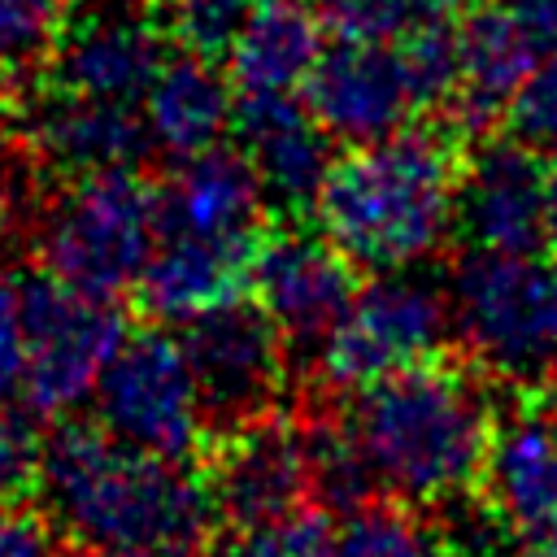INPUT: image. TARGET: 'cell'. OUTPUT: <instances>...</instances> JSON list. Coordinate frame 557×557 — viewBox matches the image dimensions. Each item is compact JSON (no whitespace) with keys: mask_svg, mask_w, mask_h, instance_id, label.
Masks as SVG:
<instances>
[{"mask_svg":"<svg viewBox=\"0 0 557 557\" xmlns=\"http://www.w3.org/2000/svg\"><path fill=\"white\" fill-rule=\"evenodd\" d=\"M22 374H26L22 296H17V278H0V405L22 396Z\"/></svg>","mask_w":557,"mask_h":557,"instance_id":"4dcf8cb0","label":"cell"},{"mask_svg":"<svg viewBox=\"0 0 557 557\" xmlns=\"http://www.w3.org/2000/svg\"><path fill=\"white\" fill-rule=\"evenodd\" d=\"M39 496L57 531L78 548L200 557L218 527L205 470L139 453L96 418L52 422L39 457Z\"/></svg>","mask_w":557,"mask_h":557,"instance_id":"6da1fadb","label":"cell"},{"mask_svg":"<svg viewBox=\"0 0 557 557\" xmlns=\"http://www.w3.org/2000/svg\"><path fill=\"white\" fill-rule=\"evenodd\" d=\"M457 244L474 252H544V157L500 131L474 139L457 183Z\"/></svg>","mask_w":557,"mask_h":557,"instance_id":"2e32d148","label":"cell"},{"mask_svg":"<svg viewBox=\"0 0 557 557\" xmlns=\"http://www.w3.org/2000/svg\"><path fill=\"white\" fill-rule=\"evenodd\" d=\"M235 144L252 161L270 213L283 222H313V200L335 165V139L300 96L235 100Z\"/></svg>","mask_w":557,"mask_h":557,"instance_id":"ac0fdd59","label":"cell"},{"mask_svg":"<svg viewBox=\"0 0 557 557\" xmlns=\"http://www.w3.org/2000/svg\"><path fill=\"white\" fill-rule=\"evenodd\" d=\"M326 48V26L313 4L270 0L252 4L235 44L222 57V70L235 87V100H270L300 96L318 57Z\"/></svg>","mask_w":557,"mask_h":557,"instance_id":"ffe728a7","label":"cell"},{"mask_svg":"<svg viewBox=\"0 0 557 557\" xmlns=\"http://www.w3.org/2000/svg\"><path fill=\"white\" fill-rule=\"evenodd\" d=\"M157 244V178L144 165L57 178L44 191L30 252L61 283L117 300Z\"/></svg>","mask_w":557,"mask_h":557,"instance_id":"277c9868","label":"cell"},{"mask_svg":"<svg viewBox=\"0 0 557 557\" xmlns=\"http://www.w3.org/2000/svg\"><path fill=\"white\" fill-rule=\"evenodd\" d=\"M170 52L174 44L152 0H104L70 9L65 30L35 83L70 96L139 104Z\"/></svg>","mask_w":557,"mask_h":557,"instance_id":"8fae6325","label":"cell"},{"mask_svg":"<svg viewBox=\"0 0 557 557\" xmlns=\"http://www.w3.org/2000/svg\"><path fill=\"white\" fill-rule=\"evenodd\" d=\"M361 278L366 274L318 226L274 218L252 257L248 292L283 335L287 352L313 366L318 348L348 313Z\"/></svg>","mask_w":557,"mask_h":557,"instance_id":"30bf717a","label":"cell"},{"mask_svg":"<svg viewBox=\"0 0 557 557\" xmlns=\"http://www.w3.org/2000/svg\"><path fill=\"white\" fill-rule=\"evenodd\" d=\"M0 557H65L61 531L48 518V509L39 513L26 500L0 509Z\"/></svg>","mask_w":557,"mask_h":557,"instance_id":"f546056e","label":"cell"},{"mask_svg":"<svg viewBox=\"0 0 557 557\" xmlns=\"http://www.w3.org/2000/svg\"><path fill=\"white\" fill-rule=\"evenodd\" d=\"M178 331L200 387L209 440L278 409L287 383V344L252 292L187 318Z\"/></svg>","mask_w":557,"mask_h":557,"instance_id":"9c48e42d","label":"cell"},{"mask_svg":"<svg viewBox=\"0 0 557 557\" xmlns=\"http://www.w3.org/2000/svg\"><path fill=\"white\" fill-rule=\"evenodd\" d=\"M17 135L52 178L126 170L157 152L139 104L70 96L44 83H30L17 100Z\"/></svg>","mask_w":557,"mask_h":557,"instance_id":"5bb4252c","label":"cell"},{"mask_svg":"<svg viewBox=\"0 0 557 557\" xmlns=\"http://www.w3.org/2000/svg\"><path fill=\"white\" fill-rule=\"evenodd\" d=\"M200 557H283V553L274 548V540L261 527H252V531H231V535L213 540Z\"/></svg>","mask_w":557,"mask_h":557,"instance_id":"1f68e13d","label":"cell"},{"mask_svg":"<svg viewBox=\"0 0 557 557\" xmlns=\"http://www.w3.org/2000/svg\"><path fill=\"white\" fill-rule=\"evenodd\" d=\"M513 557H557V540H522Z\"/></svg>","mask_w":557,"mask_h":557,"instance_id":"836d02e7","label":"cell"},{"mask_svg":"<svg viewBox=\"0 0 557 557\" xmlns=\"http://www.w3.org/2000/svg\"><path fill=\"white\" fill-rule=\"evenodd\" d=\"M252 4H270V0H252Z\"/></svg>","mask_w":557,"mask_h":557,"instance_id":"74e56055","label":"cell"},{"mask_svg":"<svg viewBox=\"0 0 557 557\" xmlns=\"http://www.w3.org/2000/svg\"><path fill=\"white\" fill-rule=\"evenodd\" d=\"M205 483L218 505V518L231 531L265 527L292 513L296 505L313 500L305 418H287L283 409H274L209 440Z\"/></svg>","mask_w":557,"mask_h":557,"instance_id":"7c38bea8","label":"cell"},{"mask_svg":"<svg viewBox=\"0 0 557 557\" xmlns=\"http://www.w3.org/2000/svg\"><path fill=\"white\" fill-rule=\"evenodd\" d=\"M65 17V0H0V83H35Z\"/></svg>","mask_w":557,"mask_h":557,"instance_id":"cb8c5ba5","label":"cell"},{"mask_svg":"<svg viewBox=\"0 0 557 557\" xmlns=\"http://www.w3.org/2000/svg\"><path fill=\"white\" fill-rule=\"evenodd\" d=\"M252 257L235 248H218L205 239L157 235L148 265L139 270L131 296L148 322L183 326L187 318L248 292Z\"/></svg>","mask_w":557,"mask_h":557,"instance_id":"44dd1931","label":"cell"},{"mask_svg":"<svg viewBox=\"0 0 557 557\" xmlns=\"http://www.w3.org/2000/svg\"><path fill=\"white\" fill-rule=\"evenodd\" d=\"M274 213L239 144H213L157 178V235L205 239L257 257Z\"/></svg>","mask_w":557,"mask_h":557,"instance_id":"4fadbf2b","label":"cell"},{"mask_svg":"<svg viewBox=\"0 0 557 557\" xmlns=\"http://www.w3.org/2000/svg\"><path fill=\"white\" fill-rule=\"evenodd\" d=\"M453 296L448 274L426 265L366 274L348 313L313 357V396L339 400L383 374L435 361L453 348Z\"/></svg>","mask_w":557,"mask_h":557,"instance_id":"8992f818","label":"cell"},{"mask_svg":"<svg viewBox=\"0 0 557 557\" xmlns=\"http://www.w3.org/2000/svg\"><path fill=\"white\" fill-rule=\"evenodd\" d=\"M44 191V165L22 144V135H0V270L30 248Z\"/></svg>","mask_w":557,"mask_h":557,"instance_id":"d4e9b609","label":"cell"},{"mask_svg":"<svg viewBox=\"0 0 557 557\" xmlns=\"http://www.w3.org/2000/svg\"><path fill=\"white\" fill-rule=\"evenodd\" d=\"M70 9H87V4H104V0H65Z\"/></svg>","mask_w":557,"mask_h":557,"instance_id":"8d00e7d4","label":"cell"},{"mask_svg":"<svg viewBox=\"0 0 557 557\" xmlns=\"http://www.w3.org/2000/svg\"><path fill=\"white\" fill-rule=\"evenodd\" d=\"M331 557H453L440 527H431L418 505L374 496L339 518Z\"/></svg>","mask_w":557,"mask_h":557,"instance_id":"7402d4cb","label":"cell"},{"mask_svg":"<svg viewBox=\"0 0 557 557\" xmlns=\"http://www.w3.org/2000/svg\"><path fill=\"white\" fill-rule=\"evenodd\" d=\"M17 296L26 322V374L17 400L35 422L74 418L126 339V313L117 300L78 292L44 265L17 274Z\"/></svg>","mask_w":557,"mask_h":557,"instance_id":"52a82bcc","label":"cell"},{"mask_svg":"<svg viewBox=\"0 0 557 557\" xmlns=\"http://www.w3.org/2000/svg\"><path fill=\"white\" fill-rule=\"evenodd\" d=\"M309 4L335 39H370V44H396L422 17L448 13L440 0H309Z\"/></svg>","mask_w":557,"mask_h":557,"instance_id":"484cf974","label":"cell"},{"mask_svg":"<svg viewBox=\"0 0 557 557\" xmlns=\"http://www.w3.org/2000/svg\"><path fill=\"white\" fill-rule=\"evenodd\" d=\"M74 557H157V553H131V548H78Z\"/></svg>","mask_w":557,"mask_h":557,"instance_id":"e575fe53","label":"cell"},{"mask_svg":"<svg viewBox=\"0 0 557 557\" xmlns=\"http://www.w3.org/2000/svg\"><path fill=\"white\" fill-rule=\"evenodd\" d=\"M466 148L444 117H413L387 139L339 152L313 200V226L361 274L435 261L457 239Z\"/></svg>","mask_w":557,"mask_h":557,"instance_id":"3957f363","label":"cell"},{"mask_svg":"<svg viewBox=\"0 0 557 557\" xmlns=\"http://www.w3.org/2000/svg\"><path fill=\"white\" fill-rule=\"evenodd\" d=\"M470 357H435L383 374L339 400L335 413L352 435L379 496L405 505H453L479 487L492 431L496 392Z\"/></svg>","mask_w":557,"mask_h":557,"instance_id":"7a4b0ae2","label":"cell"},{"mask_svg":"<svg viewBox=\"0 0 557 557\" xmlns=\"http://www.w3.org/2000/svg\"><path fill=\"white\" fill-rule=\"evenodd\" d=\"M39 457L44 435L26 409L0 405V509L22 505L30 492H39Z\"/></svg>","mask_w":557,"mask_h":557,"instance_id":"f1b7e54d","label":"cell"},{"mask_svg":"<svg viewBox=\"0 0 557 557\" xmlns=\"http://www.w3.org/2000/svg\"><path fill=\"white\" fill-rule=\"evenodd\" d=\"M148 139L170 161L196 157L213 144H226L235 126V87L213 57L174 48L139 100Z\"/></svg>","mask_w":557,"mask_h":557,"instance_id":"d6986e66","label":"cell"},{"mask_svg":"<svg viewBox=\"0 0 557 557\" xmlns=\"http://www.w3.org/2000/svg\"><path fill=\"white\" fill-rule=\"evenodd\" d=\"M479 487L518 544L557 540V400L548 392L522 396L496 418Z\"/></svg>","mask_w":557,"mask_h":557,"instance_id":"e0dca14e","label":"cell"},{"mask_svg":"<svg viewBox=\"0 0 557 557\" xmlns=\"http://www.w3.org/2000/svg\"><path fill=\"white\" fill-rule=\"evenodd\" d=\"M152 4L174 48H187L213 61L226 57V48L235 44L239 26L252 13V0H152Z\"/></svg>","mask_w":557,"mask_h":557,"instance_id":"4316f807","label":"cell"},{"mask_svg":"<svg viewBox=\"0 0 557 557\" xmlns=\"http://www.w3.org/2000/svg\"><path fill=\"white\" fill-rule=\"evenodd\" d=\"M544 248L557 252V157L544 165Z\"/></svg>","mask_w":557,"mask_h":557,"instance_id":"d6a6232c","label":"cell"},{"mask_svg":"<svg viewBox=\"0 0 557 557\" xmlns=\"http://www.w3.org/2000/svg\"><path fill=\"white\" fill-rule=\"evenodd\" d=\"M500 135L531 148L535 157H557V61L535 65L518 91L509 96V109L500 117Z\"/></svg>","mask_w":557,"mask_h":557,"instance_id":"83f0119b","label":"cell"},{"mask_svg":"<svg viewBox=\"0 0 557 557\" xmlns=\"http://www.w3.org/2000/svg\"><path fill=\"white\" fill-rule=\"evenodd\" d=\"M396 52L405 61L418 113L440 117L461 83V13H431L409 35L396 39Z\"/></svg>","mask_w":557,"mask_h":557,"instance_id":"603a6c76","label":"cell"},{"mask_svg":"<svg viewBox=\"0 0 557 557\" xmlns=\"http://www.w3.org/2000/svg\"><path fill=\"white\" fill-rule=\"evenodd\" d=\"M535 392H548V396L557 400V357H553V366H548V379H544V387H535Z\"/></svg>","mask_w":557,"mask_h":557,"instance_id":"d590c367","label":"cell"},{"mask_svg":"<svg viewBox=\"0 0 557 557\" xmlns=\"http://www.w3.org/2000/svg\"><path fill=\"white\" fill-rule=\"evenodd\" d=\"M466 357L518 387H544L557 357V252H474L448 270Z\"/></svg>","mask_w":557,"mask_h":557,"instance_id":"5b68a950","label":"cell"},{"mask_svg":"<svg viewBox=\"0 0 557 557\" xmlns=\"http://www.w3.org/2000/svg\"><path fill=\"white\" fill-rule=\"evenodd\" d=\"M91 405L96 422L139 453L196 461L209 444L191 361L161 322L126 331L91 392Z\"/></svg>","mask_w":557,"mask_h":557,"instance_id":"ba28073f","label":"cell"},{"mask_svg":"<svg viewBox=\"0 0 557 557\" xmlns=\"http://www.w3.org/2000/svg\"><path fill=\"white\" fill-rule=\"evenodd\" d=\"M300 100L322 122V131L344 148L387 139L413 117H422L396 44L370 39L326 44Z\"/></svg>","mask_w":557,"mask_h":557,"instance_id":"9a60e30c","label":"cell"}]
</instances>
